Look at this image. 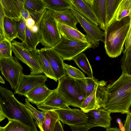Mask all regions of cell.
<instances>
[{"label":"cell","mask_w":131,"mask_h":131,"mask_svg":"<svg viewBox=\"0 0 131 131\" xmlns=\"http://www.w3.org/2000/svg\"><path fill=\"white\" fill-rule=\"evenodd\" d=\"M96 98L99 107L111 113H127L131 105V75L122 72L113 82L98 85Z\"/></svg>","instance_id":"1"},{"label":"cell","mask_w":131,"mask_h":131,"mask_svg":"<svg viewBox=\"0 0 131 131\" xmlns=\"http://www.w3.org/2000/svg\"><path fill=\"white\" fill-rule=\"evenodd\" d=\"M16 121L34 131H38L29 111L25 104L19 101L12 91L0 86V122L5 118Z\"/></svg>","instance_id":"2"},{"label":"cell","mask_w":131,"mask_h":131,"mask_svg":"<svg viewBox=\"0 0 131 131\" xmlns=\"http://www.w3.org/2000/svg\"><path fill=\"white\" fill-rule=\"evenodd\" d=\"M131 17L127 16L120 21L115 19L106 27L104 32V47L106 52L110 57L120 56L130 27Z\"/></svg>","instance_id":"3"},{"label":"cell","mask_w":131,"mask_h":131,"mask_svg":"<svg viewBox=\"0 0 131 131\" xmlns=\"http://www.w3.org/2000/svg\"><path fill=\"white\" fill-rule=\"evenodd\" d=\"M38 25L40 43L42 46L52 48L60 40L61 36L53 11L46 9Z\"/></svg>","instance_id":"4"},{"label":"cell","mask_w":131,"mask_h":131,"mask_svg":"<svg viewBox=\"0 0 131 131\" xmlns=\"http://www.w3.org/2000/svg\"><path fill=\"white\" fill-rule=\"evenodd\" d=\"M57 89L66 101L68 106L80 108L85 98L78 88L75 79L66 75L58 80Z\"/></svg>","instance_id":"5"},{"label":"cell","mask_w":131,"mask_h":131,"mask_svg":"<svg viewBox=\"0 0 131 131\" xmlns=\"http://www.w3.org/2000/svg\"><path fill=\"white\" fill-rule=\"evenodd\" d=\"M92 47L89 42L70 40L61 36L60 40L52 48L63 60L70 61Z\"/></svg>","instance_id":"6"},{"label":"cell","mask_w":131,"mask_h":131,"mask_svg":"<svg viewBox=\"0 0 131 131\" xmlns=\"http://www.w3.org/2000/svg\"><path fill=\"white\" fill-rule=\"evenodd\" d=\"M12 45L13 51L16 58L29 67L31 74L43 73L36 56L35 50L28 48L22 42L16 40H13Z\"/></svg>","instance_id":"7"},{"label":"cell","mask_w":131,"mask_h":131,"mask_svg":"<svg viewBox=\"0 0 131 131\" xmlns=\"http://www.w3.org/2000/svg\"><path fill=\"white\" fill-rule=\"evenodd\" d=\"M78 22L86 34V37L91 43L92 48H95L99 45L100 42H104V32L98 26L82 15L73 7L71 8Z\"/></svg>","instance_id":"8"},{"label":"cell","mask_w":131,"mask_h":131,"mask_svg":"<svg viewBox=\"0 0 131 131\" xmlns=\"http://www.w3.org/2000/svg\"><path fill=\"white\" fill-rule=\"evenodd\" d=\"M0 70L5 80L14 89L18 84L20 73L23 71V68L17 58L13 56L0 58Z\"/></svg>","instance_id":"9"},{"label":"cell","mask_w":131,"mask_h":131,"mask_svg":"<svg viewBox=\"0 0 131 131\" xmlns=\"http://www.w3.org/2000/svg\"><path fill=\"white\" fill-rule=\"evenodd\" d=\"M47 77L43 75H28L20 74L18 84L14 89V93L25 96L30 90L38 86L45 84Z\"/></svg>","instance_id":"10"},{"label":"cell","mask_w":131,"mask_h":131,"mask_svg":"<svg viewBox=\"0 0 131 131\" xmlns=\"http://www.w3.org/2000/svg\"><path fill=\"white\" fill-rule=\"evenodd\" d=\"M84 113L88 118L85 124L90 129L96 126L107 129L111 125V113L103 108L99 107Z\"/></svg>","instance_id":"11"},{"label":"cell","mask_w":131,"mask_h":131,"mask_svg":"<svg viewBox=\"0 0 131 131\" xmlns=\"http://www.w3.org/2000/svg\"><path fill=\"white\" fill-rule=\"evenodd\" d=\"M57 113L59 120L63 124L69 126H75L85 123L87 117L81 110L71 109L69 107L66 108L54 110Z\"/></svg>","instance_id":"12"},{"label":"cell","mask_w":131,"mask_h":131,"mask_svg":"<svg viewBox=\"0 0 131 131\" xmlns=\"http://www.w3.org/2000/svg\"><path fill=\"white\" fill-rule=\"evenodd\" d=\"M48 61L56 79L59 80L66 75L63 60L52 48L45 47L40 49Z\"/></svg>","instance_id":"13"},{"label":"cell","mask_w":131,"mask_h":131,"mask_svg":"<svg viewBox=\"0 0 131 131\" xmlns=\"http://www.w3.org/2000/svg\"><path fill=\"white\" fill-rule=\"evenodd\" d=\"M37 107L44 112L69 107L67 101L57 88L53 90L44 102L37 105Z\"/></svg>","instance_id":"14"},{"label":"cell","mask_w":131,"mask_h":131,"mask_svg":"<svg viewBox=\"0 0 131 131\" xmlns=\"http://www.w3.org/2000/svg\"><path fill=\"white\" fill-rule=\"evenodd\" d=\"M25 0H0L5 15L16 20L21 16V12L24 6Z\"/></svg>","instance_id":"15"},{"label":"cell","mask_w":131,"mask_h":131,"mask_svg":"<svg viewBox=\"0 0 131 131\" xmlns=\"http://www.w3.org/2000/svg\"><path fill=\"white\" fill-rule=\"evenodd\" d=\"M98 20L101 29L105 30L107 26L106 0H85Z\"/></svg>","instance_id":"16"},{"label":"cell","mask_w":131,"mask_h":131,"mask_svg":"<svg viewBox=\"0 0 131 131\" xmlns=\"http://www.w3.org/2000/svg\"><path fill=\"white\" fill-rule=\"evenodd\" d=\"M45 84L40 85L33 89L25 96L30 102L37 105L44 102L53 92Z\"/></svg>","instance_id":"17"},{"label":"cell","mask_w":131,"mask_h":131,"mask_svg":"<svg viewBox=\"0 0 131 131\" xmlns=\"http://www.w3.org/2000/svg\"><path fill=\"white\" fill-rule=\"evenodd\" d=\"M57 22L59 30L61 36L70 40L89 42L86 37V35L78 29L57 21Z\"/></svg>","instance_id":"18"},{"label":"cell","mask_w":131,"mask_h":131,"mask_svg":"<svg viewBox=\"0 0 131 131\" xmlns=\"http://www.w3.org/2000/svg\"><path fill=\"white\" fill-rule=\"evenodd\" d=\"M54 13L57 21L78 29L76 25L79 22L71 8L60 12H54Z\"/></svg>","instance_id":"19"},{"label":"cell","mask_w":131,"mask_h":131,"mask_svg":"<svg viewBox=\"0 0 131 131\" xmlns=\"http://www.w3.org/2000/svg\"><path fill=\"white\" fill-rule=\"evenodd\" d=\"M70 0L74 8L99 26L96 17L85 0Z\"/></svg>","instance_id":"20"},{"label":"cell","mask_w":131,"mask_h":131,"mask_svg":"<svg viewBox=\"0 0 131 131\" xmlns=\"http://www.w3.org/2000/svg\"><path fill=\"white\" fill-rule=\"evenodd\" d=\"M75 80L78 88L85 99L92 92L98 81L94 78L89 77Z\"/></svg>","instance_id":"21"},{"label":"cell","mask_w":131,"mask_h":131,"mask_svg":"<svg viewBox=\"0 0 131 131\" xmlns=\"http://www.w3.org/2000/svg\"><path fill=\"white\" fill-rule=\"evenodd\" d=\"M35 52L42 72L47 78L57 82L58 80L53 73L48 61L42 54L40 50L36 49L35 50Z\"/></svg>","instance_id":"22"},{"label":"cell","mask_w":131,"mask_h":131,"mask_svg":"<svg viewBox=\"0 0 131 131\" xmlns=\"http://www.w3.org/2000/svg\"><path fill=\"white\" fill-rule=\"evenodd\" d=\"M46 112L45 121L41 126L38 127L40 131H54L57 122L59 120L58 115L54 110Z\"/></svg>","instance_id":"23"},{"label":"cell","mask_w":131,"mask_h":131,"mask_svg":"<svg viewBox=\"0 0 131 131\" xmlns=\"http://www.w3.org/2000/svg\"><path fill=\"white\" fill-rule=\"evenodd\" d=\"M46 9L60 12L71 8L73 5L70 0H43Z\"/></svg>","instance_id":"24"},{"label":"cell","mask_w":131,"mask_h":131,"mask_svg":"<svg viewBox=\"0 0 131 131\" xmlns=\"http://www.w3.org/2000/svg\"><path fill=\"white\" fill-rule=\"evenodd\" d=\"M4 28L5 39L10 42L17 38L15 20L5 15L4 19Z\"/></svg>","instance_id":"25"},{"label":"cell","mask_w":131,"mask_h":131,"mask_svg":"<svg viewBox=\"0 0 131 131\" xmlns=\"http://www.w3.org/2000/svg\"><path fill=\"white\" fill-rule=\"evenodd\" d=\"M97 84L98 82L93 91L89 95L84 99L80 107V108L84 113L88 112L91 110L100 107L97 103L96 98Z\"/></svg>","instance_id":"26"},{"label":"cell","mask_w":131,"mask_h":131,"mask_svg":"<svg viewBox=\"0 0 131 131\" xmlns=\"http://www.w3.org/2000/svg\"><path fill=\"white\" fill-rule=\"evenodd\" d=\"M24 6L30 14L38 13L46 9L43 0H25Z\"/></svg>","instance_id":"27"},{"label":"cell","mask_w":131,"mask_h":131,"mask_svg":"<svg viewBox=\"0 0 131 131\" xmlns=\"http://www.w3.org/2000/svg\"><path fill=\"white\" fill-rule=\"evenodd\" d=\"M73 60L89 78H94L91 66L85 53L83 52L80 53L75 57Z\"/></svg>","instance_id":"28"},{"label":"cell","mask_w":131,"mask_h":131,"mask_svg":"<svg viewBox=\"0 0 131 131\" xmlns=\"http://www.w3.org/2000/svg\"><path fill=\"white\" fill-rule=\"evenodd\" d=\"M40 42L39 33L33 32L26 26L25 42L23 43L27 48L32 50H36L38 44Z\"/></svg>","instance_id":"29"},{"label":"cell","mask_w":131,"mask_h":131,"mask_svg":"<svg viewBox=\"0 0 131 131\" xmlns=\"http://www.w3.org/2000/svg\"><path fill=\"white\" fill-rule=\"evenodd\" d=\"M122 0H106L107 26L114 18L119 6Z\"/></svg>","instance_id":"30"},{"label":"cell","mask_w":131,"mask_h":131,"mask_svg":"<svg viewBox=\"0 0 131 131\" xmlns=\"http://www.w3.org/2000/svg\"><path fill=\"white\" fill-rule=\"evenodd\" d=\"M127 16H131V0H122L114 20L120 21L122 18Z\"/></svg>","instance_id":"31"},{"label":"cell","mask_w":131,"mask_h":131,"mask_svg":"<svg viewBox=\"0 0 131 131\" xmlns=\"http://www.w3.org/2000/svg\"><path fill=\"white\" fill-rule=\"evenodd\" d=\"M29 111L32 117L35 119V123L38 127L41 126L44 122L45 119L46 112L38 111L30 103V102L26 98L24 103Z\"/></svg>","instance_id":"32"},{"label":"cell","mask_w":131,"mask_h":131,"mask_svg":"<svg viewBox=\"0 0 131 131\" xmlns=\"http://www.w3.org/2000/svg\"><path fill=\"white\" fill-rule=\"evenodd\" d=\"M123 53L121 61V69L124 73L131 75V45Z\"/></svg>","instance_id":"33"},{"label":"cell","mask_w":131,"mask_h":131,"mask_svg":"<svg viewBox=\"0 0 131 131\" xmlns=\"http://www.w3.org/2000/svg\"><path fill=\"white\" fill-rule=\"evenodd\" d=\"M8 121L4 126L0 127V131H34L18 121L13 120Z\"/></svg>","instance_id":"34"},{"label":"cell","mask_w":131,"mask_h":131,"mask_svg":"<svg viewBox=\"0 0 131 131\" xmlns=\"http://www.w3.org/2000/svg\"><path fill=\"white\" fill-rule=\"evenodd\" d=\"M12 43L6 39L0 40V58L12 57Z\"/></svg>","instance_id":"35"},{"label":"cell","mask_w":131,"mask_h":131,"mask_svg":"<svg viewBox=\"0 0 131 131\" xmlns=\"http://www.w3.org/2000/svg\"><path fill=\"white\" fill-rule=\"evenodd\" d=\"M15 20L17 34V38L22 41V42L24 43L25 39L26 26V21L21 16L19 19Z\"/></svg>","instance_id":"36"},{"label":"cell","mask_w":131,"mask_h":131,"mask_svg":"<svg viewBox=\"0 0 131 131\" xmlns=\"http://www.w3.org/2000/svg\"><path fill=\"white\" fill-rule=\"evenodd\" d=\"M64 66L66 74L71 77L75 79H84L86 78L84 74L77 68L64 63Z\"/></svg>","instance_id":"37"},{"label":"cell","mask_w":131,"mask_h":131,"mask_svg":"<svg viewBox=\"0 0 131 131\" xmlns=\"http://www.w3.org/2000/svg\"><path fill=\"white\" fill-rule=\"evenodd\" d=\"M0 11V40H1L5 39L4 28V19L5 14L1 4Z\"/></svg>","instance_id":"38"},{"label":"cell","mask_w":131,"mask_h":131,"mask_svg":"<svg viewBox=\"0 0 131 131\" xmlns=\"http://www.w3.org/2000/svg\"><path fill=\"white\" fill-rule=\"evenodd\" d=\"M126 114V119L124 127L125 131H131V113L129 111Z\"/></svg>","instance_id":"39"},{"label":"cell","mask_w":131,"mask_h":131,"mask_svg":"<svg viewBox=\"0 0 131 131\" xmlns=\"http://www.w3.org/2000/svg\"><path fill=\"white\" fill-rule=\"evenodd\" d=\"M70 126L72 131H88L90 129L85 124Z\"/></svg>","instance_id":"40"},{"label":"cell","mask_w":131,"mask_h":131,"mask_svg":"<svg viewBox=\"0 0 131 131\" xmlns=\"http://www.w3.org/2000/svg\"><path fill=\"white\" fill-rule=\"evenodd\" d=\"M131 45V19L130 27L126 40L124 45L125 46L124 50H126Z\"/></svg>","instance_id":"41"},{"label":"cell","mask_w":131,"mask_h":131,"mask_svg":"<svg viewBox=\"0 0 131 131\" xmlns=\"http://www.w3.org/2000/svg\"><path fill=\"white\" fill-rule=\"evenodd\" d=\"M26 21V26L30 29L35 24V21L30 16Z\"/></svg>","instance_id":"42"},{"label":"cell","mask_w":131,"mask_h":131,"mask_svg":"<svg viewBox=\"0 0 131 131\" xmlns=\"http://www.w3.org/2000/svg\"><path fill=\"white\" fill-rule=\"evenodd\" d=\"M21 16L26 20L30 17V14L29 12L24 7L22 12Z\"/></svg>","instance_id":"43"},{"label":"cell","mask_w":131,"mask_h":131,"mask_svg":"<svg viewBox=\"0 0 131 131\" xmlns=\"http://www.w3.org/2000/svg\"><path fill=\"white\" fill-rule=\"evenodd\" d=\"M54 131H64L63 126L59 120H58L56 123Z\"/></svg>","instance_id":"44"},{"label":"cell","mask_w":131,"mask_h":131,"mask_svg":"<svg viewBox=\"0 0 131 131\" xmlns=\"http://www.w3.org/2000/svg\"><path fill=\"white\" fill-rule=\"evenodd\" d=\"M31 31L34 33H38L39 31V27L38 25L35 24L30 29Z\"/></svg>","instance_id":"45"},{"label":"cell","mask_w":131,"mask_h":131,"mask_svg":"<svg viewBox=\"0 0 131 131\" xmlns=\"http://www.w3.org/2000/svg\"><path fill=\"white\" fill-rule=\"evenodd\" d=\"M117 122L119 124V129L121 131H125V129L123 126V124L121 122L120 119L118 118L117 120Z\"/></svg>","instance_id":"46"},{"label":"cell","mask_w":131,"mask_h":131,"mask_svg":"<svg viewBox=\"0 0 131 131\" xmlns=\"http://www.w3.org/2000/svg\"><path fill=\"white\" fill-rule=\"evenodd\" d=\"M105 131H121L119 128L117 127H109L106 129Z\"/></svg>","instance_id":"47"},{"label":"cell","mask_w":131,"mask_h":131,"mask_svg":"<svg viewBox=\"0 0 131 131\" xmlns=\"http://www.w3.org/2000/svg\"><path fill=\"white\" fill-rule=\"evenodd\" d=\"M0 82L2 83L5 84V82L4 80L1 76H0Z\"/></svg>","instance_id":"48"}]
</instances>
